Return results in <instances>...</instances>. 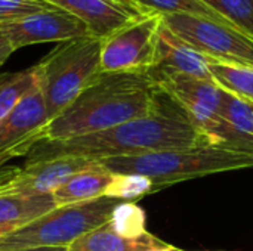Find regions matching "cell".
<instances>
[{"label": "cell", "mask_w": 253, "mask_h": 251, "mask_svg": "<svg viewBox=\"0 0 253 251\" xmlns=\"http://www.w3.org/2000/svg\"><path fill=\"white\" fill-rule=\"evenodd\" d=\"M199 145H216L200 132L184 108L159 87L153 112L130 120L110 130L67 141H37L25 155V164L59 157H82L93 161L138 155L157 151L184 149Z\"/></svg>", "instance_id": "cell-1"}, {"label": "cell", "mask_w": 253, "mask_h": 251, "mask_svg": "<svg viewBox=\"0 0 253 251\" xmlns=\"http://www.w3.org/2000/svg\"><path fill=\"white\" fill-rule=\"evenodd\" d=\"M159 86L148 72H101L47 123L46 141H67L110 130L153 112Z\"/></svg>", "instance_id": "cell-2"}, {"label": "cell", "mask_w": 253, "mask_h": 251, "mask_svg": "<svg viewBox=\"0 0 253 251\" xmlns=\"http://www.w3.org/2000/svg\"><path fill=\"white\" fill-rule=\"evenodd\" d=\"M96 163L113 175L145 176L154 183V191L159 192L178 182L222 172L253 169V152L222 145H199L184 149L110 157Z\"/></svg>", "instance_id": "cell-3"}, {"label": "cell", "mask_w": 253, "mask_h": 251, "mask_svg": "<svg viewBox=\"0 0 253 251\" xmlns=\"http://www.w3.org/2000/svg\"><path fill=\"white\" fill-rule=\"evenodd\" d=\"M101 41L90 36L58 43L36 65L49 121L101 74Z\"/></svg>", "instance_id": "cell-4"}, {"label": "cell", "mask_w": 253, "mask_h": 251, "mask_svg": "<svg viewBox=\"0 0 253 251\" xmlns=\"http://www.w3.org/2000/svg\"><path fill=\"white\" fill-rule=\"evenodd\" d=\"M117 200L101 197L87 203L59 206L25 228L0 238V251L67 249L87 232L105 225Z\"/></svg>", "instance_id": "cell-5"}, {"label": "cell", "mask_w": 253, "mask_h": 251, "mask_svg": "<svg viewBox=\"0 0 253 251\" xmlns=\"http://www.w3.org/2000/svg\"><path fill=\"white\" fill-rule=\"evenodd\" d=\"M162 21L175 36L209 59L253 67V37L239 30L196 15H163Z\"/></svg>", "instance_id": "cell-6"}, {"label": "cell", "mask_w": 253, "mask_h": 251, "mask_svg": "<svg viewBox=\"0 0 253 251\" xmlns=\"http://www.w3.org/2000/svg\"><path fill=\"white\" fill-rule=\"evenodd\" d=\"M162 15L147 13L101 41V72H148L154 65Z\"/></svg>", "instance_id": "cell-7"}, {"label": "cell", "mask_w": 253, "mask_h": 251, "mask_svg": "<svg viewBox=\"0 0 253 251\" xmlns=\"http://www.w3.org/2000/svg\"><path fill=\"white\" fill-rule=\"evenodd\" d=\"M95 164L82 157H59L0 170L1 195H52L70 176Z\"/></svg>", "instance_id": "cell-8"}, {"label": "cell", "mask_w": 253, "mask_h": 251, "mask_svg": "<svg viewBox=\"0 0 253 251\" xmlns=\"http://www.w3.org/2000/svg\"><path fill=\"white\" fill-rule=\"evenodd\" d=\"M0 34L6 37L15 50L31 44L64 43L90 37L82 21L59 7L46 9L12 22L0 24Z\"/></svg>", "instance_id": "cell-9"}, {"label": "cell", "mask_w": 253, "mask_h": 251, "mask_svg": "<svg viewBox=\"0 0 253 251\" xmlns=\"http://www.w3.org/2000/svg\"><path fill=\"white\" fill-rule=\"evenodd\" d=\"M49 123L46 102L39 81L21 98L16 107L0 120V155L22 145H34L43 138Z\"/></svg>", "instance_id": "cell-10"}, {"label": "cell", "mask_w": 253, "mask_h": 251, "mask_svg": "<svg viewBox=\"0 0 253 251\" xmlns=\"http://www.w3.org/2000/svg\"><path fill=\"white\" fill-rule=\"evenodd\" d=\"M79 21H82L89 34L104 40L122 27L147 15L132 0H47Z\"/></svg>", "instance_id": "cell-11"}, {"label": "cell", "mask_w": 253, "mask_h": 251, "mask_svg": "<svg viewBox=\"0 0 253 251\" xmlns=\"http://www.w3.org/2000/svg\"><path fill=\"white\" fill-rule=\"evenodd\" d=\"M153 80L173 74H187L212 80L208 70V58L175 36L162 21L157 37L154 65L148 70Z\"/></svg>", "instance_id": "cell-12"}, {"label": "cell", "mask_w": 253, "mask_h": 251, "mask_svg": "<svg viewBox=\"0 0 253 251\" xmlns=\"http://www.w3.org/2000/svg\"><path fill=\"white\" fill-rule=\"evenodd\" d=\"M55 207L52 195H1L0 238L25 228Z\"/></svg>", "instance_id": "cell-13"}, {"label": "cell", "mask_w": 253, "mask_h": 251, "mask_svg": "<svg viewBox=\"0 0 253 251\" xmlns=\"http://www.w3.org/2000/svg\"><path fill=\"white\" fill-rule=\"evenodd\" d=\"M114 175L101 167L96 161L90 167L70 176L53 194L56 207L77 203H87L105 195Z\"/></svg>", "instance_id": "cell-14"}, {"label": "cell", "mask_w": 253, "mask_h": 251, "mask_svg": "<svg viewBox=\"0 0 253 251\" xmlns=\"http://www.w3.org/2000/svg\"><path fill=\"white\" fill-rule=\"evenodd\" d=\"M168 246L148 231L136 238H125L102 225L74 241L67 251H151Z\"/></svg>", "instance_id": "cell-15"}, {"label": "cell", "mask_w": 253, "mask_h": 251, "mask_svg": "<svg viewBox=\"0 0 253 251\" xmlns=\"http://www.w3.org/2000/svg\"><path fill=\"white\" fill-rule=\"evenodd\" d=\"M212 80L227 93L253 104V67L219 62L208 58Z\"/></svg>", "instance_id": "cell-16"}, {"label": "cell", "mask_w": 253, "mask_h": 251, "mask_svg": "<svg viewBox=\"0 0 253 251\" xmlns=\"http://www.w3.org/2000/svg\"><path fill=\"white\" fill-rule=\"evenodd\" d=\"M132 1L135 4H138L147 13H157L162 16L185 13V15L203 16V18H208L212 21L233 25L202 0H132Z\"/></svg>", "instance_id": "cell-17"}, {"label": "cell", "mask_w": 253, "mask_h": 251, "mask_svg": "<svg viewBox=\"0 0 253 251\" xmlns=\"http://www.w3.org/2000/svg\"><path fill=\"white\" fill-rule=\"evenodd\" d=\"M37 80V67L0 74V120H3Z\"/></svg>", "instance_id": "cell-18"}, {"label": "cell", "mask_w": 253, "mask_h": 251, "mask_svg": "<svg viewBox=\"0 0 253 251\" xmlns=\"http://www.w3.org/2000/svg\"><path fill=\"white\" fill-rule=\"evenodd\" d=\"M145 212L135 203L119 201L105 223L113 232L125 238H136L147 232Z\"/></svg>", "instance_id": "cell-19"}, {"label": "cell", "mask_w": 253, "mask_h": 251, "mask_svg": "<svg viewBox=\"0 0 253 251\" xmlns=\"http://www.w3.org/2000/svg\"><path fill=\"white\" fill-rule=\"evenodd\" d=\"M154 183L141 175H114L113 182L105 191L107 198L135 203L150 194H154Z\"/></svg>", "instance_id": "cell-20"}, {"label": "cell", "mask_w": 253, "mask_h": 251, "mask_svg": "<svg viewBox=\"0 0 253 251\" xmlns=\"http://www.w3.org/2000/svg\"><path fill=\"white\" fill-rule=\"evenodd\" d=\"M219 114L234 130L253 139V104L225 92Z\"/></svg>", "instance_id": "cell-21"}, {"label": "cell", "mask_w": 253, "mask_h": 251, "mask_svg": "<svg viewBox=\"0 0 253 251\" xmlns=\"http://www.w3.org/2000/svg\"><path fill=\"white\" fill-rule=\"evenodd\" d=\"M230 24L253 37V0H202Z\"/></svg>", "instance_id": "cell-22"}, {"label": "cell", "mask_w": 253, "mask_h": 251, "mask_svg": "<svg viewBox=\"0 0 253 251\" xmlns=\"http://www.w3.org/2000/svg\"><path fill=\"white\" fill-rule=\"evenodd\" d=\"M52 7L55 6L47 0H0V24L12 22Z\"/></svg>", "instance_id": "cell-23"}, {"label": "cell", "mask_w": 253, "mask_h": 251, "mask_svg": "<svg viewBox=\"0 0 253 251\" xmlns=\"http://www.w3.org/2000/svg\"><path fill=\"white\" fill-rule=\"evenodd\" d=\"M30 149H31V145H22V146H18V148L12 149V151H9V152L1 154V155H0V170H3L4 166H6L9 161H12L13 158L25 157V155L28 154Z\"/></svg>", "instance_id": "cell-24"}, {"label": "cell", "mask_w": 253, "mask_h": 251, "mask_svg": "<svg viewBox=\"0 0 253 251\" xmlns=\"http://www.w3.org/2000/svg\"><path fill=\"white\" fill-rule=\"evenodd\" d=\"M15 52V49L12 47V44L6 40V37L3 34H0V67L6 62V59Z\"/></svg>", "instance_id": "cell-25"}, {"label": "cell", "mask_w": 253, "mask_h": 251, "mask_svg": "<svg viewBox=\"0 0 253 251\" xmlns=\"http://www.w3.org/2000/svg\"><path fill=\"white\" fill-rule=\"evenodd\" d=\"M15 251H67V249H28V250H15Z\"/></svg>", "instance_id": "cell-26"}, {"label": "cell", "mask_w": 253, "mask_h": 251, "mask_svg": "<svg viewBox=\"0 0 253 251\" xmlns=\"http://www.w3.org/2000/svg\"><path fill=\"white\" fill-rule=\"evenodd\" d=\"M151 251H187L182 250V249H178V247H173V246H168L165 249H159V250H151Z\"/></svg>", "instance_id": "cell-27"}]
</instances>
